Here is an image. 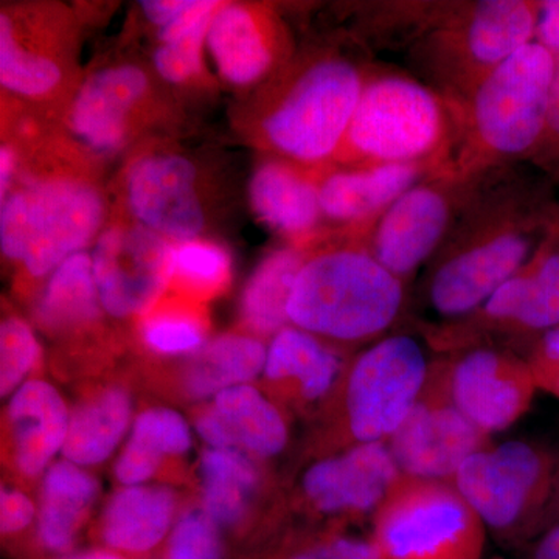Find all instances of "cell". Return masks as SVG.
I'll list each match as a JSON object with an SVG mask.
<instances>
[{"mask_svg":"<svg viewBox=\"0 0 559 559\" xmlns=\"http://www.w3.org/2000/svg\"><path fill=\"white\" fill-rule=\"evenodd\" d=\"M477 186L443 248L428 264L425 280L429 311L452 323L473 318L524 267L558 207L525 187L480 190Z\"/></svg>","mask_w":559,"mask_h":559,"instance_id":"obj_1","label":"cell"},{"mask_svg":"<svg viewBox=\"0 0 559 559\" xmlns=\"http://www.w3.org/2000/svg\"><path fill=\"white\" fill-rule=\"evenodd\" d=\"M557 68L554 55L533 40L480 81L460 105L451 176L474 180L492 168L532 160L546 128Z\"/></svg>","mask_w":559,"mask_h":559,"instance_id":"obj_2","label":"cell"},{"mask_svg":"<svg viewBox=\"0 0 559 559\" xmlns=\"http://www.w3.org/2000/svg\"><path fill=\"white\" fill-rule=\"evenodd\" d=\"M459 103L399 72L370 73L337 151L345 167L426 164L450 171L460 138Z\"/></svg>","mask_w":559,"mask_h":559,"instance_id":"obj_3","label":"cell"},{"mask_svg":"<svg viewBox=\"0 0 559 559\" xmlns=\"http://www.w3.org/2000/svg\"><path fill=\"white\" fill-rule=\"evenodd\" d=\"M406 296V283L362 242L319 250L294 283L289 323L325 342L373 344L395 325Z\"/></svg>","mask_w":559,"mask_h":559,"instance_id":"obj_4","label":"cell"},{"mask_svg":"<svg viewBox=\"0 0 559 559\" xmlns=\"http://www.w3.org/2000/svg\"><path fill=\"white\" fill-rule=\"evenodd\" d=\"M540 2L484 0L440 9L415 47L428 84L462 105L480 81L535 40Z\"/></svg>","mask_w":559,"mask_h":559,"instance_id":"obj_5","label":"cell"},{"mask_svg":"<svg viewBox=\"0 0 559 559\" xmlns=\"http://www.w3.org/2000/svg\"><path fill=\"white\" fill-rule=\"evenodd\" d=\"M369 75L358 62L337 53L301 66L261 120L267 148L300 167L336 157Z\"/></svg>","mask_w":559,"mask_h":559,"instance_id":"obj_6","label":"cell"},{"mask_svg":"<svg viewBox=\"0 0 559 559\" xmlns=\"http://www.w3.org/2000/svg\"><path fill=\"white\" fill-rule=\"evenodd\" d=\"M421 342L411 334H388L345 367L340 384L337 425L348 448L388 443L414 409L430 377Z\"/></svg>","mask_w":559,"mask_h":559,"instance_id":"obj_7","label":"cell"},{"mask_svg":"<svg viewBox=\"0 0 559 559\" xmlns=\"http://www.w3.org/2000/svg\"><path fill=\"white\" fill-rule=\"evenodd\" d=\"M559 457L525 440L487 444L471 455L450 484L499 539L539 535Z\"/></svg>","mask_w":559,"mask_h":559,"instance_id":"obj_8","label":"cell"},{"mask_svg":"<svg viewBox=\"0 0 559 559\" xmlns=\"http://www.w3.org/2000/svg\"><path fill=\"white\" fill-rule=\"evenodd\" d=\"M380 559H481L488 530L450 481L401 476L371 518Z\"/></svg>","mask_w":559,"mask_h":559,"instance_id":"obj_9","label":"cell"},{"mask_svg":"<svg viewBox=\"0 0 559 559\" xmlns=\"http://www.w3.org/2000/svg\"><path fill=\"white\" fill-rule=\"evenodd\" d=\"M477 180L444 173L429 176L407 190L369 226L362 242L385 270L404 283L428 266L450 237L476 190Z\"/></svg>","mask_w":559,"mask_h":559,"instance_id":"obj_10","label":"cell"},{"mask_svg":"<svg viewBox=\"0 0 559 559\" xmlns=\"http://www.w3.org/2000/svg\"><path fill=\"white\" fill-rule=\"evenodd\" d=\"M28 221L24 270L33 278L49 277L75 253L97 240L105 223L100 191L84 180L46 178L21 187Z\"/></svg>","mask_w":559,"mask_h":559,"instance_id":"obj_11","label":"cell"},{"mask_svg":"<svg viewBox=\"0 0 559 559\" xmlns=\"http://www.w3.org/2000/svg\"><path fill=\"white\" fill-rule=\"evenodd\" d=\"M171 250L139 223L102 230L91 257L103 310L119 319L148 314L171 283Z\"/></svg>","mask_w":559,"mask_h":559,"instance_id":"obj_12","label":"cell"},{"mask_svg":"<svg viewBox=\"0 0 559 559\" xmlns=\"http://www.w3.org/2000/svg\"><path fill=\"white\" fill-rule=\"evenodd\" d=\"M436 367L454 406L487 437L520 421L538 392L525 359L507 349L474 347Z\"/></svg>","mask_w":559,"mask_h":559,"instance_id":"obj_13","label":"cell"},{"mask_svg":"<svg viewBox=\"0 0 559 559\" xmlns=\"http://www.w3.org/2000/svg\"><path fill=\"white\" fill-rule=\"evenodd\" d=\"M487 444L489 437L452 403L436 364L414 409L388 441L403 476L439 481H451Z\"/></svg>","mask_w":559,"mask_h":559,"instance_id":"obj_14","label":"cell"},{"mask_svg":"<svg viewBox=\"0 0 559 559\" xmlns=\"http://www.w3.org/2000/svg\"><path fill=\"white\" fill-rule=\"evenodd\" d=\"M401 476L388 443L358 444L310 466L301 492L316 513L358 521L374 516Z\"/></svg>","mask_w":559,"mask_h":559,"instance_id":"obj_15","label":"cell"},{"mask_svg":"<svg viewBox=\"0 0 559 559\" xmlns=\"http://www.w3.org/2000/svg\"><path fill=\"white\" fill-rule=\"evenodd\" d=\"M197 168L178 154H150L128 168V207L135 223L175 242L200 237L205 224Z\"/></svg>","mask_w":559,"mask_h":559,"instance_id":"obj_16","label":"cell"},{"mask_svg":"<svg viewBox=\"0 0 559 559\" xmlns=\"http://www.w3.org/2000/svg\"><path fill=\"white\" fill-rule=\"evenodd\" d=\"M476 326L524 334L530 341L559 326V215L532 259L476 314ZM471 319V318H469Z\"/></svg>","mask_w":559,"mask_h":559,"instance_id":"obj_17","label":"cell"},{"mask_svg":"<svg viewBox=\"0 0 559 559\" xmlns=\"http://www.w3.org/2000/svg\"><path fill=\"white\" fill-rule=\"evenodd\" d=\"M148 92V76L138 66L97 70L81 84L70 105L69 130L94 153H117L127 145L132 121Z\"/></svg>","mask_w":559,"mask_h":559,"instance_id":"obj_18","label":"cell"},{"mask_svg":"<svg viewBox=\"0 0 559 559\" xmlns=\"http://www.w3.org/2000/svg\"><path fill=\"white\" fill-rule=\"evenodd\" d=\"M197 430L212 450L270 459L285 450L288 425L282 412L253 385L224 390L198 415Z\"/></svg>","mask_w":559,"mask_h":559,"instance_id":"obj_19","label":"cell"},{"mask_svg":"<svg viewBox=\"0 0 559 559\" xmlns=\"http://www.w3.org/2000/svg\"><path fill=\"white\" fill-rule=\"evenodd\" d=\"M441 173L426 164L364 165L319 179L323 218L364 229L423 179Z\"/></svg>","mask_w":559,"mask_h":559,"instance_id":"obj_20","label":"cell"},{"mask_svg":"<svg viewBox=\"0 0 559 559\" xmlns=\"http://www.w3.org/2000/svg\"><path fill=\"white\" fill-rule=\"evenodd\" d=\"M7 418L14 466L22 476L33 479L64 448L70 423L68 406L49 382L32 380L11 396Z\"/></svg>","mask_w":559,"mask_h":559,"instance_id":"obj_21","label":"cell"},{"mask_svg":"<svg viewBox=\"0 0 559 559\" xmlns=\"http://www.w3.org/2000/svg\"><path fill=\"white\" fill-rule=\"evenodd\" d=\"M344 370V359L333 345L288 325L272 337L263 374L286 399L311 404L334 392Z\"/></svg>","mask_w":559,"mask_h":559,"instance_id":"obj_22","label":"cell"},{"mask_svg":"<svg viewBox=\"0 0 559 559\" xmlns=\"http://www.w3.org/2000/svg\"><path fill=\"white\" fill-rule=\"evenodd\" d=\"M207 47L221 76L234 86L263 79L280 51L271 22L241 3H221L210 22Z\"/></svg>","mask_w":559,"mask_h":559,"instance_id":"obj_23","label":"cell"},{"mask_svg":"<svg viewBox=\"0 0 559 559\" xmlns=\"http://www.w3.org/2000/svg\"><path fill=\"white\" fill-rule=\"evenodd\" d=\"M288 160H267L253 173L249 186L250 205L270 229L305 240L323 218L319 178L296 168Z\"/></svg>","mask_w":559,"mask_h":559,"instance_id":"obj_24","label":"cell"},{"mask_svg":"<svg viewBox=\"0 0 559 559\" xmlns=\"http://www.w3.org/2000/svg\"><path fill=\"white\" fill-rule=\"evenodd\" d=\"M176 498L165 487H127L109 499L98 538L117 555H145L167 538Z\"/></svg>","mask_w":559,"mask_h":559,"instance_id":"obj_25","label":"cell"},{"mask_svg":"<svg viewBox=\"0 0 559 559\" xmlns=\"http://www.w3.org/2000/svg\"><path fill=\"white\" fill-rule=\"evenodd\" d=\"M97 495V480L81 466L66 459L53 463L43 480L39 546L49 554H69L79 540Z\"/></svg>","mask_w":559,"mask_h":559,"instance_id":"obj_26","label":"cell"},{"mask_svg":"<svg viewBox=\"0 0 559 559\" xmlns=\"http://www.w3.org/2000/svg\"><path fill=\"white\" fill-rule=\"evenodd\" d=\"M267 348L248 334H224L209 342L183 373V390L193 400L215 399L224 390L249 384L263 373Z\"/></svg>","mask_w":559,"mask_h":559,"instance_id":"obj_27","label":"cell"},{"mask_svg":"<svg viewBox=\"0 0 559 559\" xmlns=\"http://www.w3.org/2000/svg\"><path fill=\"white\" fill-rule=\"evenodd\" d=\"M130 395L119 388L95 393L70 415L62 455L79 466L98 465L116 451L131 425Z\"/></svg>","mask_w":559,"mask_h":559,"instance_id":"obj_28","label":"cell"},{"mask_svg":"<svg viewBox=\"0 0 559 559\" xmlns=\"http://www.w3.org/2000/svg\"><path fill=\"white\" fill-rule=\"evenodd\" d=\"M307 259V250L293 246L275 250L255 267L241 300L242 320L253 334L274 337L288 326L290 293Z\"/></svg>","mask_w":559,"mask_h":559,"instance_id":"obj_29","label":"cell"},{"mask_svg":"<svg viewBox=\"0 0 559 559\" xmlns=\"http://www.w3.org/2000/svg\"><path fill=\"white\" fill-rule=\"evenodd\" d=\"M102 301L86 250L51 272L36 307L39 325L53 333L79 330L100 318Z\"/></svg>","mask_w":559,"mask_h":559,"instance_id":"obj_30","label":"cell"},{"mask_svg":"<svg viewBox=\"0 0 559 559\" xmlns=\"http://www.w3.org/2000/svg\"><path fill=\"white\" fill-rule=\"evenodd\" d=\"M204 511L218 527L240 524L259 487V471L242 452L212 450L201 459Z\"/></svg>","mask_w":559,"mask_h":559,"instance_id":"obj_31","label":"cell"},{"mask_svg":"<svg viewBox=\"0 0 559 559\" xmlns=\"http://www.w3.org/2000/svg\"><path fill=\"white\" fill-rule=\"evenodd\" d=\"M0 81L11 94L36 100L55 94L64 81L57 57L25 38L7 10L0 14Z\"/></svg>","mask_w":559,"mask_h":559,"instance_id":"obj_32","label":"cell"},{"mask_svg":"<svg viewBox=\"0 0 559 559\" xmlns=\"http://www.w3.org/2000/svg\"><path fill=\"white\" fill-rule=\"evenodd\" d=\"M190 448V426L182 415L165 407H154L135 418L123 452L143 468L157 473L164 459L180 457Z\"/></svg>","mask_w":559,"mask_h":559,"instance_id":"obj_33","label":"cell"},{"mask_svg":"<svg viewBox=\"0 0 559 559\" xmlns=\"http://www.w3.org/2000/svg\"><path fill=\"white\" fill-rule=\"evenodd\" d=\"M229 252L212 241H179L171 250V283L191 297L215 296L229 283Z\"/></svg>","mask_w":559,"mask_h":559,"instance_id":"obj_34","label":"cell"},{"mask_svg":"<svg viewBox=\"0 0 559 559\" xmlns=\"http://www.w3.org/2000/svg\"><path fill=\"white\" fill-rule=\"evenodd\" d=\"M143 344L162 356L193 355L205 345L204 319L186 305L154 307L143 316Z\"/></svg>","mask_w":559,"mask_h":559,"instance_id":"obj_35","label":"cell"},{"mask_svg":"<svg viewBox=\"0 0 559 559\" xmlns=\"http://www.w3.org/2000/svg\"><path fill=\"white\" fill-rule=\"evenodd\" d=\"M40 358L35 333L25 320L3 319L0 326V392L9 396L16 392L32 373Z\"/></svg>","mask_w":559,"mask_h":559,"instance_id":"obj_36","label":"cell"},{"mask_svg":"<svg viewBox=\"0 0 559 559\" xmlns=\"http://www.w3.org/2000/svg\"><path fill=\"white\" fill-rule=\"evenodd\" d=\"M213 16L200 22L183 35L159 43L153 53V64L162 79L171 84H182L201 72L202 50L207 44Z\"/></svg>","mask_w":559,"mask_h":559,"instance_id":"obj_37","label":"cell"},{"mask_svg":"<svg viewBox=\"0 0 559 559\" xmlns=\"http://www.w3.org/2000/svg\"><path fill=\"white\" fill-rule=\"evenodd\" d=\"M165 559H224L218 525L204 510H190L171 530Z\"/></svg>","mask_w":559,"mask_h":559,"instance_id":"obj_38","label":"cell"},{"mask_svg":"<svg viewBox=\"0 0 559 559\" xmlns=\"http://www.w3.org/2000/svg\"><path fill=\"white\" fill-rule=\"evenodd\" d=\"M524 359L536 389L559 400V326L532 340Z\"/></svg>","mask_w":559,"mask_h":559,"instance_id":"obj_39","label":"cell"},{"mask_svg":"<svg viewBox=\"0 0 559 559\" xmlns=\"http://www.w3.org/2000/svg\"><path fill=\"white\" fill-rule=\"evenodd\" d=\"M288 559H380L371 538L325 535L294 551Z\"/></svg>","mask_w":559,"mask_h":559,"instance_id":"obj_40","label":"cell"},{"mask_svg":"<svg viewBox=\"0 0 559 559\" xmlns=\"http://www.w3.org/2000/svg\"><path fill=\"white\" fill-rule=\"evenodd\" d=\"M532 162L551 180L559 182V62L554 86H551L546 128H544L543 139L533 154Z\"/></svg>","mask_w":559,"mask_h":559,"instance_id":"obj_41","label":"cell"},{"mask_svg":"<svg viewBox=\"0 0 559 559\" xmlns=\"http://www.w3.org/2000/svg\"><path fill=\"white\" fill-rule=\"evenodd\" d=\"M35 520L33 502L20 489L3 488L0 495V530L3 536H16Z\"/></svg>","mask_w":559,"mask_h":559,"instance_id":"obj_42","label":"cell"},{"mask_svg":"<svg viewBox=\"0 0 559 559\" xmlns=\"http://www.w3.org/2000/svg\"><path fill=\"white\" fill-rule=\"evenodd\" d=\"M535 43L554 55L555 60L559 62V0L540 2Z\"/></svg>","mask_w":559,"mask_h":559,"instance_id":"obj_43","label":"cell"},{"mask_svg":"<svg viewBox=\"0 0 559 559\" xmlns=\"http://www.w3.org/2000/svg\"><path fill=\"white\" fill-rule=\"evenodd\" d=\"M190 3L191 0H145L140 2V9L145 14L146 21L160 31L178 20L180 14L189 9Z\"/></svg>","mask_w":559,"mask_h":559,"instance_id":"obj_44","label":"cell"},{"mask_svg":"<svg viewBox=\"0 0 559 559\" xmlns=\"http://www.w3.org/2000/svg\"><path fill=\"white\" fill-rule=\"evenodd\" d=\"M525 559H559V524L540 533Z\"/></svg>","mask_w":559,"mask_h":559,"instance_id":"obj_45","label":"cell"},{"mask_svg":"<svg viewBox=\"0 0 559 559\" xmlns=\"http://www.w3.org/2000/svg\"><path fill=\"white\" fill-rule=\"evenodd\" d=\"M17 170V153L10 145H2L0 150V193L2 200L11 191V182Z\"/></svg>","mask_w":559,"mask_h":559,"instance_id":"obj_46","label":"cell"},{"mask_svg":"<svg viewBox=\"0 0 559 559\" xmlns=\"http://www.w3.org/2000/svg\"><path fill=\"white\" fill-rule=\"evenodd\" d=\"M559 524V465L555 474L554 487H551L549 502H547L546 513H544L543 530L554 527ZM539 533V535H540Z\"/></svg>","mask_w":559,"mask_h":559,"instance_id":"obj_47","label":"cell"},{"mask_svg":"<svg viewBox=\"0 0 559 559\" xmlns=\"http://www.w3.org/2000/svg\"><path fill=\"white\" fill-rule=\"evenodd\" d=\"M64 559H124L120 555L114 554L109 550H94L87 551V554L76 555V557H70Z\"/></svg>","mask_w":559,"mask_h":559,"instance_id":"obj_48","label":"cell"},{"mask_svg":"<svg viewBox=\"0 0 559 559\" xmlns=\"http://www.w3.org/2000/svg\"><path fill=\"white\" fill-rule=\"evenodd\" d=\"M558 215H559V204H558Z\"/></svg>","mask_w":559,"mask_h":559,"instance_id":"obj_49","label":"cell"}]
</instances>
